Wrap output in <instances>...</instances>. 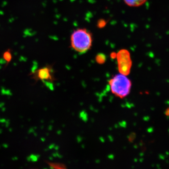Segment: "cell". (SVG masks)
Returning a JSON list of instances; mask_svg holds the SVG:
<instances>
[{
	"label": "cell",
	"instance_id": "cell-7",
	"mask_svg": "<svg viewBox=\"0 0 169 169\" xmlns=\"http://www.w3.org/2000/svg\"><path fill=\"white\" fill-rule=\"evenodd\" d=\"M105 56L104 55L98 54L96 57V61L99 64H103L105 62Z\"/></svg>",
	"mask_w": 169,
	"mask_h": 169
},
{
	"label": "cell",
	"instance_id": "cell-10",
	"mask_svg": "<svg viewBox=\"0 0 169 169\" xmlns=\"http://www.w3.org/2000/svg\"><path fill=\"white\" fill-rule=\"evenodd\" d=\"M33 157L31 156V159H32V160L33 161H36L37 160V157L35 156H33Z\"/></svg>",
	"mask_w": 169,
	"mask_h": 169
},
{
	"label": "cell",
	"instance_id": "cell-6",
	"mask_svg": "<svg viewBox=\"0 0 169 169\" xmlns=\"http://www.w3.org/2000/svg\"><path fill=\"white\" fill-rule=\"evenodd\" d=\"M46 163L50 166L51 168L55 169H66V167L64 164L58 163H51V162H46Z\"/></svg>",
	"mask_w": 169,
	"mask_h": 169
},
{
	"label": "cell",
	"instance_id": "cell-4",
	"mask_svg": "<svg viewBox=\"0 0 169 169\" xmlns=\"http://www.w3.org/2000/svg\"><path fill=\"white\" fill-rule=\"evenodd\" d=\"M53 72V71L51 67L48 66L32 71L31 74L33 75L32 78L36 81V82L40 80L42 82H52L55 80Z\"/></svg>",
	"mask_w": 169,
	"mask_h": 169
},
{
	"label": "cell",
	"instance_id": "cell-8",
	"mask_svg": "<svg viewBox=\"0 0 169 169\" xmlns=\"http://www.w3.org/2000/svg\"><path fill=\"white\" fill-rule=\"evenodd\" d=\"M3 58L8 63L10 62L11 60V58H12V55H11V54L10 53V52L8 51L5 52L3 54Z\"/></svg>",
	"mask_w": 169,
	"mask_h": 169
},
{
	"label": "cell",
	"instance_id": "cell-9",
	"mask_svg": "<svg viewBox=\"0 0 169 169\" xmlns=\"http://www.w3.org/2000/svg\"><path fill=\"white\" fill-rule=\"evenodd\" d=\"M135 137V133H132L131 135H129V137H128V139H129V141L132 142V141H134Z\"/></svg>",
	"mask_w": 169,
	"mask_h": 169
},
{
	"label": "cell",
	"instance_id": "cell-2",
	"mask_svg": "<svg viewBox=\"0 0 169 169\" xmlns=\"http://www.w3.org/2000/svg\"><path fill=\"white\" fill-rule=\"evenodd\" d=\"M110 90L117 97L124 98L130 93L132 82L126 75L120 74L115 75L108 82Z\"/></svg>",
	"mask_w": 169,
	"mask_h": 169
},
{
	"label": "cell",
	"instance_id": "cell-1",
	"mask_svg": "<svg viewBox=\"0 0 169 169\" xmlns=\"http://www.w3.org/2000/svg\"><path fill=\"white\" fill-rule=\"evenodd\" d=\"M71 48L77 52H87L92 46V36L86 28H79L72 32L70 39Z\"/></svg>",
	"mask_w": 169,
	"mask_h": 169
},
{
	"label": "cell",
	"instance_id": "cell-5",
	"mask_svg": "<svg viewBox=\"0 0 169 169\" xmlns=\"http://www.w3.org/2000/svg\"><path fill=\"white\" fill-rule=\"evenodd\" d=\"M123 1L128 6L138 7L144 4L148 0H123Z\"/></svg>",
	"mask_w": 169,
	"mask_h": 169
},
{
	"label": "cell",
	"instance_id": "cell-3",
	"mask_svg": "<svg viewBox=\"0 0 169 169\" xmlns=\"http://www.w3.org/2000/svg\"><path fill=\"white\" fill-rule=\"evenodd\" d=\"M116 58L120 73L126 76L129 75L132 66V59L129 51L125 49L120 50L116 54Z\"/></svg>",
	"mask_w": 169,
	"mask_h": 169
}]
</instances>
